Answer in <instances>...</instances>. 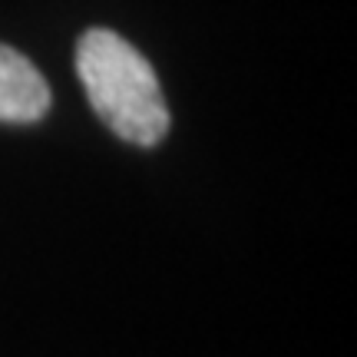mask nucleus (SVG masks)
<instances>
[{
    "mask_svg": "<svg viewBox=\"0 0 357 357\" xmlns=\"http://www.w3.org/2000/svg\"><path fill=\"white\" fill-rule=\"evenodd\" d=\"M77 73L93 109L119 139L159 146L169 132V106L153 63L129 40L106 26L86 30L77 43Z\"/></svg>",
    "mask_w": 357,
    "mask_h": 357,
    "instance_id": "1",
    "label": "nucleus"
},
{
    "mask_svg": "<svg viewBox=\"0 0 357 357\" xmlns=\"http://www.w3.org/2000/svg\"><path fill=\"white\" fill-rule=\"evenodd\" d=\"M50 109V86L24 53L0 43V119L37 123Z\"/></svg>",
    "mask_w": 357,
    "mask_h": 357,
    "instance_id": "2",
    "label": "nucleus"
}]
</instances>
